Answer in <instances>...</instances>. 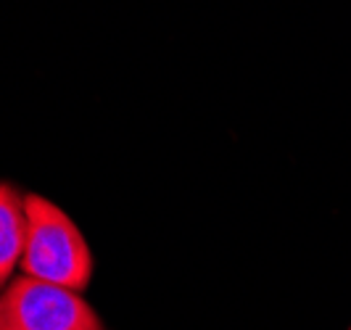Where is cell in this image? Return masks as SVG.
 <instances>
[{
	"label": "cell",
	"mask_w": 351,
	"mask_h": 330,
	"mask_svg": "<svg viewBox=\"0 0 351 330\" xmlns=\"http://www.w3.org/2000/svg\"><path fill=\"white\" fill-rule=\"evenodd\" d=\"M27 241L21 272L43 283L85 291L93 278V254L69 214L43 196H24Z\"/></svg>",
	"instance_id": "obj_1"
},
{
	"label": "cell",
	"mask_w": 351,
	"mask_h": 330,
	"mask_svg": "<svg viewBox=\"0 0 351 330\" xmlns=\"http://www.w3.org/2000/svg\"><path fill=\"white\" fill-rule=\"evenodd\" d=\"M0 330H104L80 291L16 278L0 296Z\"/></svg>",
	"instance_id": "obj_2"
},
{
	"label": "cell",
	"mask_w": 351,
	"mask_h": 330,
	"mask_svg": "<svg viewBox=\"0 0 351 330\" xmlns=\"http://www.w3.org/2000/svg\"><path fill=\"white\" fill-rule=\"evenodd\" d=\"M24 241H27L24 198L11 185L0 182V283H5L21 264Z\"/></svg>",
	"instance_id": "obj_3"
},
{
	"label": "cell",
	"mask_w": 351,
	"mask_h": 330,
	"mask_svg": "<svg viewBox=\"0 0 351 330\" xmlns=\"http://www.w3.org/2000/svg\"><path fill=\"white\" fill-rule=\"evenodd\" d=\"M349 330H351V328H349Z\"/></svg>",
	"instance_id": "obj_4"
}]
</instances>
